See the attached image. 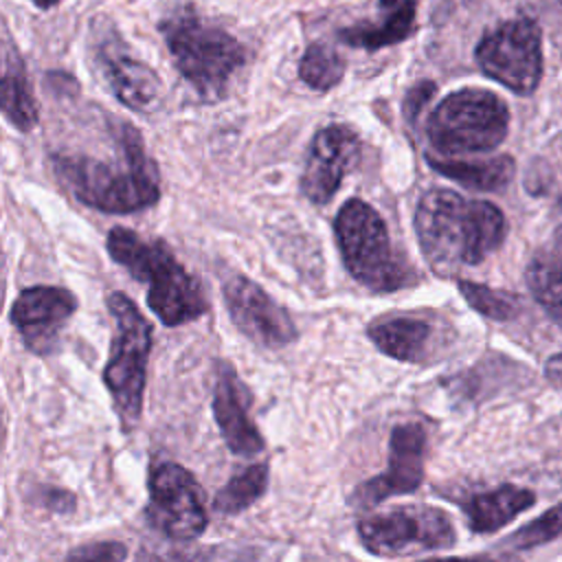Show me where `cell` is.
Instances as JSON below:
<instances>
[{
  "label": "cell",
  "instance_id": "277c9868",
  "mask_svg": "<svg viewBox=\"0 0 562 562\" xmlns=\"http://www.w3.org/2000/svg\"><path fill=\"white\" fill-rule=\"evenodd\" d=\"M160 31L182 77L206 99L222 97L246 61L244 44L191 7L169 13Z\"/></svg>",
  "mask_w": 562,
  "mask_h": 562
},
{
  "label": "cell",
  "instance_id": "484cf974",
  "mask_svg": "<svg viewBox=\"0 0 562 562\" xmlns=\"http://www.w3.org/2000/svg\"><path fill=\"white\" fill-rule=\"evenodd\" d=\"M263 555L261 549L255 547H204L195 551H169L162 555H154L147 562H259Z\"/></svg>",
  "mask_w": 562,
  "mask_h": 562
},
{
  "label": "cell",
  "instance_id": "5bb4252c",
  "mask_svg": "<svg viewBox=\"0 0 562 562\" xmlns=\"http://www.w3.org/2000/svg\"><path fill=\"white\" fill-rule=\"evenodd\" d=\"M94 55L110 90L123 105L136 112H149L158 105L162 90L158 75L127 50L108 22H101Z\"/></svg>",
  "mask_w": 562,
  "mask_h": 562
},
{
  "label": "cell",
  "instance_id": "9a60e30c",
  "mask_svg": "<svg viewBox=\"0 0 562 562\" xmlns=\"http://www.w3.org/2000/svg\"><path fill=\"white\" fill-rule=\"evenodd\" d=\"M75 310L77 296L70 290L59 285H31L15 296L9 318L33 353H48Z\"/></svg>",
  "mask_w": 562,
  "mask_h": 562
},
{
  "label": "cell",
  "instance_id": "f546056e",
  "mask_svg": "<svg viewBox=\"0 0 562 562\" xmlns=\"http://www.w3.org/2000/svg\"><path fill=\"white\" fill-rule=\"evenodd\" d=\"M544 375L555 382V384H562V353H555L547 360L544 364Z\"/></svg>",
  "mask_w": 562,
  "mask_h": 562
},
{
  "label": "cell",
  "instance_id": "2e32d148",
  "mask_svg": "<svg viewBox=\"0 0 562 562\" xmlns=\"http://www.w3.org/2000/svg\"><path fill=\"white\" fill-rule=\"evenodd\" d=\"M213 417L231 452L252 457L263 450L266 441L250 417V391L231 362H220L215 369Z\"/></svg>",
  "mask_w": 562,
  "mask_h": 562
},
{
  "label": "cell",
  "instance_id": "4fadbf2b",
  "mask_svg": "<svg viewBox=\"0 0 562 562\" xmlns=\"http://www.w3.org/2000/svg\"><path fill=\"white\" fill-rule=\"evenodd\" d=\"M360 156V138L345 123H331L312 138L301 191L312 204H327Z\"/></svg>",
  "mask_w": 562,
  "mask_h": 562
},
{
  "label": "cell",
  "instance_id": "30bf717a",
  "mask_svg": "<svg viewBox=\"0 0 562 562\" xmlns=\"http://www.w3.org/2000/svg\"><path fill=\"white\" fill-rule=\"evenodd\" d=\"M147 522L167 538L193 540L206 529L204 494L189 470L178 463H160L149 474Z\"/></svg>",
  "mask_w": 562,
  "mask_h": 562
},
{
  "label": "cell",
  "instance_id": "d6986e66",
  "mask_svg": "<svg viewBox=\"0 0 562 562\" xmlns=\"http://www.w3.org/2000/svg\"><path fill=\"white\" fill-rule=\"evenodd\" d=\"M525 279L533 299L562 327V224L533 250Z\"/></svg>",
  "mask_w": 562,
  "mask_h": 562
},
{
  "label": "cell",
  "instance_id": "4dcf8cb0",
  "mask_svg": "<svg viewBox=\"0 0 562 562\" xmlns=\"http://www.w3.org/2000/svg\"><path fill=\"white\" fill-rule=\"evenodd\" d=\"M33 4H37L40 9H50V7H55V4H59L61 0H31Z\"/></svg>",
  "mask_w": 562,
  "mask_h": 562
},
{
  "label": "cell",
  "instance_id": "4316f807",
  "mask_svg": "<svg viewBox=\"0 0 562 562\" xmlns=\"http://www.w3.org/2000/svg\"><path fill=\"white\" fill-rule=\"evenodd\" d=\"M560 533H562V503L553 505L551 509L540 514L536 520L522 525L518 531H514L507 538L505 544L518 551H527L553 540Z\"/></svg>",
  "mask_w": 562,
  "mask_h": 562
},
{
  "label": "cell",
  "instance_id": "8992f818",
  "mask_svg": "<svg viewBox=\"0 0 562 562\" xmlns=\"http://www.w3.org/2000/svg\"><path fill=\"white\" fill-rule=\"evenodd\" d=\"M108 307L114 321V331L110 358L103 369V382L112 395L123 430L132 432L143 413L145 375L151 351V323L138 312L136 303L121 292H112L108 296Z\"/></svg>",
  "mask_w": 562,
  "mask_h": 562
},
{
  "label": "cell",
  "instance_id": "8fae6325",
  "mask_svg": "<svg viewBox=\"0 0 562 562\" xmlns=\"http://www.w3.org/2000/svg\"><path fill=\"white\" fill-rule=\"evenodd\" d=\"M428 452V432L419 422L397 424L389 439V468L360 483L351 494V505L369 509L391 496L411 494L424 481V463Z\"/></svg>",
  "mask_w": 562,
  "mask_h": 562
},
{
  "label": "cell",
  "instance_id": "5b68a950",
  "mask_svg": "<svg viewBox=\"0 0 562 562\" xmlns=\"http://www.w3.org/2000/svg\"><path fill=\"white\" fill-rule=\"evenodd\" d=\"M334 235L347 272L373 292H395L415 283L413 266L393 248L380 213L358 200H347L336 220Z\"/></svg>",
  "mask_w": 562,
  "mask_h": 562
},
{
  "label": "cell",
  "instance_id": "7402d4cb",
  "mask_svg": "<svg viewBox=\"0 0 562 562\" xmlns=\"http://www.w3.org/2000/svg\"><path fill=\"white\" fill-rule=\"evenodd\" d=\"M2 114L7 121L20 130L29 132L37 125L40 112L37 101L31 92L22 59L18 53L7 50L4 53V70H2Z\"/></svg>",
  "mask_w": 562,
  "mask_h": 562
},
{
  "label": "cell",
  "instance_id": "ba28073f",
  "mask_svg": "<svg viewBox=\"0 0 562 562\" xmlns=\"http://www.w3.org/2000/svg\"><path fill=\"white\" fill-rule=\"evenodd\" d=\"M358 538L373 555H411L457 542L450 516L432 505H400L358 522Z\"/></svg>",
  "mask_w": 562,
  "mask_h": 562
},
{
  "label": "cell",
  "instance_id": "cb8c5ba5",
  "mask_svg": "<svg viewBox=\"0 0 562 562\" xmlns=\"http://www.w3.org/2000/svg\"><path fill=\"white\" fill-rule=\"evenodd\" d=\"M345 75V59L327 44H310L299 61V79L312 90L327 92L340 83Z\"/></svg>",
  "mask_w": 562,
  "mask_h": 562
},
{
  "label": "cell",
  "instance_id": "ffe728a7",
  "mask_svg": "<svg viewBox=\"0 0 562 562\" xmlns=\"http://www.w3.org/2000/svg\"><path fill=\"white\" fill-rule=\"evenodd\" d=\"M536 503V494L516 485H501L461 501V509L474 533H494Z\"/></svg>",
  "mask_w": 562,
  "mask_h": 562
},
{
  "label": "cell",
  "instance_id": "ac0fdd59",
  "mask_svg": "<svg viewBox=\"0 0 562 562\" xmlns=\"http://www.w3.org/2000/svg\"><path fill=\"white\" fill-rule=\"evenodd\" d=\"M375 22H358L353 26L340 29L338 37L353 48L380 50L393 46L406 37L417 26V0H378Z\"/></svg>",
  "mask_w": 562,
  "mask_h": 562
},
{
  "label": "cell",
  "instance_id": "7a4b0ae2",
  "mask_svg": "<svg viewBox=\"0 0 562 562\" xmlns=\"http://www.w3.org/2000/svg\"><path fill=\"white\" fill-rule=\"evenodd\" d=\"M413 222L426 261L441 274L481 263L507 233L505 215L496 204L470 200L450 189L426 191Z\"/></svg>",
  "mask_w": 562,
  "mask_h": 562
},
{
  "label": "cell",
  "instance_id": "f1b7e54d",
  "mask_svg": "<svg viewBox=\"0 0 562 562\" xmlns=\"http://www.w3.org/2000/svg\"><path fill=\"white\" fill-rule=\"evenodd\" d=\"M422 562H516L512 558H494V555H470V558H430Z\"/></svg>",
  "mask_w": 562,
  "mask_h": 562
},
{
  "label": "cell",
  "instance_id": "e0dca14e",
  "mask_svg": "<svg viewBox=\"0 0 562 562\" xmlns=\"http://www.w3.org/2000/svg\"><path fill=\"white\" fill-rule=\"evenodd\" d=\"M373 345L402 362H424L435 351L437 325L422 312H395L373 318L367 325Z\"/></svg>",
  "mask_w": 562,
  "mask_h": 562
},
{
  "label": "cell",
  "instance_id": "9c48e42d",
  "mask_svg": "<svg viewBox=\"0 0 562 562\" xmlns=\"http://www.w3.org/2000/svg\"><path fill=\"white\" fill-rule=\"evenodd\" d=\"M474 57L490 79L527 97L542 79L540 26L525 15L507 20L483 35Z\"/></svg>",
  "mask_w": 562,
  "mask_h": 562
},
{
  "label": "cell",
  "instance_id": "603a6c76",
  "mask_svg": "<svg viewBox=\"0 0 562 562\" xmlns=\"http://www.w3.org/2000/svg\"><path fill=\"white\" fill-rule=\"evenodd\" d=\"M268 487V463H255L237 472L213 498V512L233 516L248 509Z\"/></svg>",
  "mask_w": 562,
  "mask_h": 562
},
{
  "label": "cell",
  "instance_id": "52a82bcc",
  "mask_svg": "<svg viewBox=\"0 0 562 562\" xmlns=\"http://www.w3.org/2000/svg\"><path fill=\"white\" fill-rule=\"evenodd\" d=\"M509 132L505 101L481 88H463L437 103L426 123L435 151L446 158L496 149Z\"/></svg>",
  "mask_w": 562,
  "mask_h": 562
},
{
  "label": "cell",
  "instance_id": "3957f363",
  "mask_svg": "<svg viewBox=\"0 0 562 562\" xmlns=\"http://www.w3.org/2000/svg\"><path fill=\"white\" fill-rule=\"evenodd\" d=\"M105 244L119 266L136 281L147 283V305L162 325H184L206 312L200 283L184 270L162 239H145L130 228L114 226Z\"/></svg>",
  "mask_w": 562,
  "mask_h": 562
},
{
  "label": "cell",
  "instance_id": "d4e9b609",
  "mask_svg": "<svg viewBox=\"0 0 562 562\" xmlns=\"http://www.w3.org/2000/svg\"><path fill=\"white\" fill-rule=\"evenodd\" d=\"M457 288H459L461 296L465 299V303L474 312L483 314L485 318L509 321V318H514L518 314V301H516L514 294L494 290V288L483 285V283L465 281V279H459Z\"/></svg>",
  "mask_w": 562,
  "mask_h": 562
},
{
  "label": "cell",
  "instance_id": "6da1fadb",
  "mask_svg": "<svg viewBox=\"0 0 562 562\" xmlns=\"http://www.w3.org/2000/svg\"><path fill=\"white\" fill-rule=\"evenodd\" d=\"M57 180L86 206L103 213H134L160 198V180L140 134L127 121H116V147L108 158L83 151L50 156Z\"/></svg>",
  "mask_w": 562,
  "mask_h": 562
},
{
  "label": "cell",
  "instance_id": "44dd1931",
  "mask_svg": "<svg viewBox=\"0 0 562 562\" xmlns=\"http://www.w3.org/2000/svg\"><path fill=\"white\" fill-rule=\"evenodd\" d=\"M428 165L441 176L474 189V191H498L509 184L516 171L512 156H494L485 160H459V158H437L428 156Z\"/></svg>",
  "mask_w": 562,
  "mask_h": 562
},
{
  "label": "cell",
  "instance_id": "7c38bea8",
  "mask_svg": "<svg viewBox=\"0 0 562 562\" xmlns=\"http://www.w3.org/2000/svg\"><path fill=\"white\" fill-rule=\"evenodd\" d=\"M222 296L235 327L255 345L281 349L296 338L292 316L255 281L231 277L222 285Z\"/></svg>",
  "mask_w": 562,
  "mask_h": 562
},
{
  "label": "cell",
  "instance_id": "83f0119b",
  "mask_svg": "<svg viewBox=\"0 0 562 562\" xmlns=\"http://www.w3.org/2000/svg\"><path fill=\"white\" fill-rule=\"evenodd\" d=\"M432 92H435V83H432V81L415 83V86L408 90V94H406V99H404V112H406V116H408L411 121L417 119V114L422 112V108L426 105V101L432 97Z\"/></svg>",
  "mask_w": 562,
  "mask_h": 562
}]
</instances>
